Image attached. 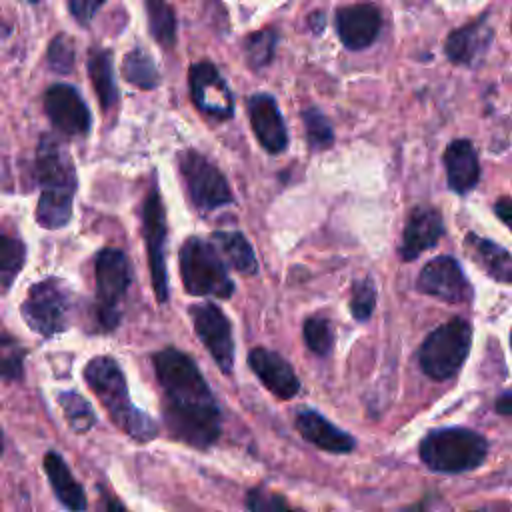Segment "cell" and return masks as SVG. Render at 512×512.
I'll return each mask as SVG.
<instances>
[{"instance_id": "ac0fdd59", "label": "cell", "mask_w": 512, "mask_h": 512, "mask_svg": "<svg viewBox=\"0 0 512 512\" xmlns=\"http://www.w3.org/2000/svg\"><path fill=\"white\" fill-rule=\"evenodd\" d=\"M248 366L260 382L280 400H290L300 392V380L288 360L268 348H252L248 352Z\"/></svg>"}, {"instance_id": "5bb4252c", "label": "cell", "mask_w": 512, "mask_h": 512, "mask_svg": "<svg viewBox=\"0 0 512 512\" xmlns=\"http://www.w3.org/2000/svg\"><path fill=\"white\" fill-rule=\"evenodd\" d=\"M44 110L50 122L68 136H82L90 130V110L78 90L68 84H54L46 90Z\"/></svg>"}, {"instance_id": "484cf974", "label": "cell", "mask_w": 512, "mask_h": 512, "mask_svg": "<svg viewBox=\"0 0 512 512\" xmlns=\"http://www.w3.org/2000/svg\"><path fill=\"white\" fill-rule=\"evenodd\" d=\"M122 74L130 84L142 90H154L160 84L158 66L144 48H134L124 56Z\"/></svg>"}, {"instance_id": "836d02e7", "label": "cell", "mask_w": 512, "mask_h": 512, "mask_svg": "<svg viewBox=\"0 0 512 512\" xmlns=\"http://www.w3.org/2000/svg\"><path fill=\"white\" fill-rule=\"evenodd\" d=\"M26 350L12 336L0 334V378L20 380Z\"/></svg>"}, {"instance_id": "8992f818", "label": "cell", "mask_w": 512, "mask_h": 512, "mask_svg": "<svg viewBox=\"0 0 512 512\" xmlns=\"http://www.w3.org/2000/svg\"><path fill=\"white\" fill-rule=\"evenodd\" d=\"M472 346V326L464 318H452L434 328L420 346V368L432 380H448L462 368Z\"/></svg>"}, {"instance_id": "5b68a950", "label": "cell", "mask_w": 512, "mask_h": 512, "mask_svg": "<svg viewBox=\"0 0 512 512\" xmlns=\"http://www.w3.org/2000/svg\"><path fill=\"white\" fill-rule=\"evenodd\" d=\"M180 278L184 290L192 296L230 298L234 282L214 244L190 236L180 246Z\"/></svg>"}, {"instance_id": "52a82bcc", "label": "cell", "mask_w": 512, "mask_h": 512, "mask_svg": "<svg viewBox=\"0 0 512 512\" xmlns=\"http://www.w3.org/2000/svg\"><path fill=\"white\" fill-rule=\"evenodd\" d=\"M96 318L102 330H114L120 322L122 302L128 292L132 270L126 254L118 248H104L96 256Z\"/></svg>"}, {"instance_id": "ab89813d", "label": "cell", "mask_w": 512, "mask_h": 512, "mask_svg": "<svg viewBox=\"0 0 512 512\" xmlns=\"http://www.w3.org/2000/svg\"><path fill=\"white\" fill-rule=\"evenodd\" d=\"M510 198H502V200H498L496 202V206H494V212L498 214V218L508 226L510 224Z\"/></svg>"}, {"instance_id": "b9f144b4", "label": "cell", "mask_w": 512, "mask_h": 512, "mask_svg": "<svg viewBox=\"0 0 512 512\" xmlns=\"http://www.w3.org/2000/svg\"><path fill=\"white\" fill-rule=\"evenodd\" d=\"M474 512H510V506L506 502H500V504H490V506H484V508H478Z\"/></svg>"}, {"instance_id": "3957f363", "label": "cell", "mask_w": 512, "mask_h": 512, "mask_svg": "<svg viewBox=\"0 0 512 512\" xmlns=\"http://www.w3.org/2000/svg\"><path fill=\"white\" fill-rule=\"evenodd\" d=\"M84 380L122 432H126L136 442H150L156 438V422L132 404L126 378L114 358H92L84 368Z\"/></svg>"}, {"instance_id": "f35d334b", "label": "cell", "mask_w": 512, "mask_h": 512, "mask_svg": "<svg viewBox=\"0 0 512 512\" xmlns=\"http://www.w3.org/2000/svg\"><path fill=\"white\" fill-rule=\"evenodd\" d=\"M496 412L502 414V416H510L512 414V394H510V390H504L496 398Z\"/></svg>"}, {"instance_id": "1f68e13d", "label": "cell", "mask_w": 512, "mask_h": 512, "mask_svg": "<svg viewBox=\"0 0 512 512\" xmlns=\"http://www.w3.org/2000/svg\"><path fill=\"white\" fill-rule=\"evenodd\" d=\"M302 336L306 346L318 356H328L334 348L332 324L322 316H310L302 326Z\"/></svg>"}, {"instance_id": "8fae6325", "label": "cell", "mask_w": 512, "mask_h": 512, "mask_svg": "<svg viewBox=\"0 0 512 512\" xmlns=\"http://www.w3.org/2000/svg\"><path fill=\"white\" fill-rule=\"evenodd\" d=\"M418 292L448 304H466L472 300V284L460 262L448 254L436 256L424 264L416 278Z\"/></svg>"}, {"instance_id": "f546056e", "label": "cell", "mask_w": 512, "mask_h": 512, "mask_svg": "<svg viewBox=\"0 0 512 512\" xmlns=\"http://www.w3.org/2000/svg\"><path fill=\"white\" fill-rule=\"evenodd\" d=\"M302 122L306 126V140L312 152L328 150L334 144V130L330 120L320 108L302 110Z\"/></svg>"}, {"instance_id": "9c48e42d", "label": "cell", "mask_w": 512, "mask_h": 512, "mask_svg": "<svg viewBox=\"0 0 512 512\" xmlns=\"http://www.w3.org/2000/svg\"><path fill=\"white\" fill-rule=\"evenodd\" d=\"M70 308L72 300L68 288L56 278H46L28 290L22 302V316L34 332L54 336L68 328Z\"/></svg>"}, {"instance_id": "e575fe53", "label": "cell", "mask_w": 512, "mask_h": 512, "mask_svg": "<svg viewBox=\"0 0 512 512\" xmlns=\"http://www.w3.org/2000/svg\"><path fill=\"white\" fill-rule=\"evenodd\" d=\"M376 304V286L372 278H362L352 284V296H350V312L358 322H364L372 316Z\"/></svg>"}, {"instance_id": "ba28073f", "label": "cell", "mask_w": 512, "mask_h": 512, "mask_svg": "<svg viewBox=\"0 0 512 512\" xmlns=\"http://www.w3.org/2000/svg\"><path fill=\"white\" fill-rule=\"evenodd\" d=\"M178 170L192 204L202 210H216L232 202V190L224 174L200 152L188 148L178 154Z\"/></svg>"}, {"instance_id": "30bf717a", "label": "cell", "mask_w": 512, "mask_h": 512, "mask_svg": "<svg viewBox=\"0 0 512 512\" xmlns=\"http://www.w3.org/2000/svg\"><path fill=\"white\" fill-rule=\"evenodd\" d=\"M142 234L148 250L150 278L158 302L168 300V274H166V210L158 188H152L142 204Z\"/></svg>"}, {"instance_id": "e0dca14e", "label": "cell", "mask_w": 512, "mask_h": 512, "mask_svg": "<svg viewBox=\"0 0 512 512\" xmlns=\"http://www.w3.org/2000/svg\"><path fill=\"white\" fill-rule=\"evenodd\" d=\"M442 234H444V220L436 208L432 206L414 208L406 220L402 242L398 246L400 258L404 262L418 258L422 252L436 246Z\"/></svg>"}, {"instance_id": "4fadbf2b", "label": "cell", "mask_w": 512, "mask_h": 512, "mask_svg": "<svg viewBox=\"0 0 512 512\" xmlns=\"http://www.w3.org/2000/svg\"><path fill=\"white\" fill-rule=\"evenodd\" d=\"M188 86L192 94V102L200 112L210 118L226 120L234 114L232 92L218 72V68L210 60H202L190 66L188 70Z\"/></svg>"}, {"instance_id": "8d00e7d4", "label": "cell", "mask_w": 512, "mask_h": 512, "mask_svg": "<svg viewBox=\"0 0 512 512\" xmlns=\"http://www.w3.org/2000/svg\"><path fill=\"white\" fill-rule=\"evenodd\" d=\"M400 512H452V508L440 494L430 492Z\"/></svg>"}, {"instance_id": "6da1fadb", "label": "cell", "mask_w": 512, "mask_h": 512, "mask_svg": "<svg viewBox=\"0 0 512 512\" xmlns=\"http://www.w3.org/2000/svg\"><path fill=\"white\" fill-rule=\"evenodd\" d=\"M152 362L170 436L198 450L210 448L220 438L222 414L196 362L178 348L156 352Z\"/></svg>"}, {"instance_id": "277c9868", "label": "cell", "mask_w": 512, "mask_h": 512, "mask_svg": "<svg viewBox=\"0 0 512 512\" xmlns=\"http://www.w3.org/2000/svg\"><path fill=\"white\" fill-rule=\"evenodd\" d=\"M420 460L432 472L462 474L476 470L488 456V440L470 428L430 430L418 446Z\"/></svg>"}, {"instance_id": "f1b7e54d", "label": "cell", "mask_w": 512, "mask_h": 512, "mask_svg": "<svg viewBox=\"0 0 512 512\" xmlns=\"http://www.w3.org/2000/svg\"><path fill=\"white\" fill-rule=\"evenodd\" d=\"M58 402H60L62 412L74 432L84 434L96 424V414H94L92 406L80 394L62 392V394H58Z\"/></svg>"}, {"instance_id": "4316f807", "label": "cell", "mask_w": 512, "mask_h": 512, "mask_svg": "<svg viewBox=\"0 0 512 512\" xmlns=\"http://www.w3.org/2000/svg\"><path fill=\"white\" fill-rule=\"evenodd\" d=\"M148 28L158 44L164 48H172L176 44V12L170 4L162 0H148Z\"/></svg>"}, {"instance_id": "9a60e30c", "label": "cell", "mask_w": 512, "mask_h": 512, "mask_svg": "<svg viewBox=\"0 0 512 512\" xmlns=\"http://www.w3.org/2000/svg\"><path fill=\"white\" fill-rule=\"evenodd\" d=\"M248 118L254 136L270 154H280L288 146V130L280 114L278 102L268 92H258L248 98Z\"/></svg>"}, {"instance_id": "d6986e66", "label": "cell", "mask_w": 512, "mask_h": 512, "mask_svg": "<svg viewBox=\"0 0 512 512\" xmlns=\"http://www.w3.org/2000/svg\"><path fill=\"white\" fill-rule=\"evenodd\" d=\"M296 430L316 448L330 454H348L356 448V438L332 424L316 410H300L296 416Z\"/></svg>"}, {"instance_id": "7bdbcfd3", "label": "cell", "mask_w": 512, "mask_h": 512, "mask_svg": "<svg viewBox=\"0 0 512 512\" xmlns=\"http://www.w3.org/2000/svg\"><path fill=\"white\" fill-rule=\"evenodd\" d=\"M310 22H314V32L318 34V32H322V28H324V12H314L312 16H310Z\"/></svg>"}, {"instance_id": "4dcf8cb0", "label": "cell", "mask_w": 512, "mask_h": 512, "mask_svg": "<svg viewBox=\"0 0 512 512\" xmlns=\"http://www.w3.org/2000/svg\"><path fill=\"white\" fill-rule=\"evenodd\" d=\"M276 40H278V36H276V30H272V28L254 32L246 38L244 56H246V62L250 64V68L262 70L272 62Z\"/></svg>"}, {"instance_id": "ffe728a7", "label": "cell", "mask_w": 512, "mask_h": 512, "mask_svg": "<svg viewBox=\"0 0 512 512\" xmlns=\"http://www.w3.org/2000/svg\"><path fill=\"white\" fill-rule=\"evenodd\" d=\"M494 36L488 18H476L460 28H456L444 42V52L454 64L472 66L490 46Z\"/></svg>"}, {"instance_id": "7c38bea8", "label": "cell", "mask_w": 512, "mask_h": 512, "mask_svg": "<svg viewBox=\"0 0 512 512\" xmlns=\"http://www.w3.org/2000/svg\"><path fill=\"white\" fill-rule=\"evenodd\" d=\"M190 318L196 336L212 354L224 374L234 368V336L228 316L212 302H200L190 308Z\"/></svg>"}, {"instance_id": "74e56055", "label": "cell", "mask_w": 512, "mask_h": 512, "mask_svg": "<svg viewBox=\"0 0 512 512\" xmlns=\"http://www.w3.org/2000/svg\"><path fill=\"white\" fill-rule=\"evenodd\" d=\"M104 2H94V0H72L68 4L72 16L80 22V24H88L92 20V16L102 8Z\"/></svg>"}, {"instance_id": "60d3db41", "label": "cell", "mask_w": 512, "mask_h": 512, "mask_svg": "<svg viewBox=\"0 0 512 512\" xmlns=\"http://www.w3.org/2000/svg\"><path fill=\"white\" fill-rule=\"evenodd\" d=\"M104 512H128V510H126V506L122 504V500H120V498H116V496H108V498H106Z\"/></svg>"}, {"instance_id": "d6a6232c", "label": "cell", "mask_w": 512, "mask_h": 512, "mask_svg": "<svg viewBox=\"0 0 512 512\" xmlns=\"http://www.w3.org/2000/svg\"><path fill=\"white\" fill-rule=\"evenodd\" d=\"M248 512H302L294 508L282 494L266 488V486H254L246 492L244 498Z\"/></svg>"}, {"instance_id": "d590c367", "label": "cell", "mask_w": 512, "mask_h": 512, "mask_svg": "<svg viewBox=\"0 0 512 512\" xmlns=\"http://www.w3.org/2000/svg\"><path fill=\"white\" fill-rule=\"evenodd\" d=\"M48 64L58 74H68L74 68V42L66 34H58L48 46Z\"/></svg>"}, {"instance_id": "83f0119b", "label": "cell", "mask_w": 512, "mask_h": 512, "mask_svg": "<svg viewBox=\"0 0 512 512\" xmlns=\"http://www.w3.org/2000/svg\"><path fill=\"white\" fill-rule=\"evenodd\" d=\"M26 248L18 238L0 232V294H4L24 264Z\"/></svg>"}, {"instance_id": "cb8c5ba5", "label": "cell", "mask_w": 512, "mask_h": 512, "mask_svg": "<svg viewBox=\"0 0 512 512\" xmlns=\"http://www.w3.org/2000/svg\"><path fill=\"white\" fill-rule=\"evenodd\" d=\"M212 242L222 252L226 262L240 274L252 276L258 272L256 254L246 240V236L238 230H218L212 234Z\"/></svg>"}, {"instance_id": "7a4b0ae2", "label": "cell", "mask_w": 512, "mask_h": 512, "mask_svg": "<svg viewBox=\"0 0 512 512\" xmlns=\"http://www.w3.org/2000/svg\"><path fill=\"white\" fill-rule=\"evenodd\" d=\"M36 172L42 188L36 220L48 230L68 224L72 218V200L76 192V170L64 144L44 134L38 144Z\"/></svg>"}, {"instance_id": "2e32d148", "label": "cell", "mask_w": 512, "mask_h": 512, "mask_svg": "<svg viewBox=\"0 0 512 512\" xmlns=\"http://www.w3.org/2000/svg\"><path fill=\"white\" fill-rule=\"evenodd\" d=\"M336 32L348 50L368 48L382 26V14L374 4H350L336 10Z\"/></svg>"}, {"instance_id": "44dd1931", "label": "cell", "mask_w": 512, "mask_h": 512, "mask_svg": "<svg viewBox=\"0 0 512 512\" xmlns=\"http://www.w3.org/2000/svg\"><path fill=\"white\" fill-rule=\"evenodd\" d=\"M442 160L446 182L454 192L466 194L480 182V160L470 140H452L446 146Z\"/></svg>"}, {"instance_id": "d4e9b609", "label": "cell", "mask_w": 512, "mask_h": 512, "mask_svg": "<svg viewBox=\"0 0 512 512\" xmlns=\"http://www.w3.org/2000/svg\"><path fill=\"white\" fill-rule=\"evenodd\" d=\"M88 74L92 80V86L98 94L100 106L108 110L118 100V88L114 80V68H112V54L104 48H92L88 54Z\"/></svg>"}, {"instance_id": "603a6c76", "label": "cell", "mask_w": 512, "mask_h": 512, "mask_svg": "<svg viewBox=\"0 0 512 512\" xmlns=\"http://www.w3.org/2000/svg\"><path fill=\"white\" fill-rule=\"evenodd\" d=\"M470 256L474 258V262L478 266H482L486 270V274L502 284H510L512 282V260H510V252L506 248H502L500 244L476 236L474 232H470L464 240Z\"/></svg>"}, {"instance_id": "ee69618b", "label": "cell", "mask_w": 512, "mask_h": 512, "mask_svg": "<svg viewBox=\"0 0 512 512\" xmlns=\"http://www.w3.org/2000/svg\"><path fill=\"white\" fill-rule=\"evenodd\" d=\"M0 454H2V436H0Z\"/></svg>"}, {"instance_id": "7402d4cb", "label": "cell", "mask_w": 512, "mask_h": 512, "mask_svg": "<svg viewBox=\"0 0 512 512\" xmlns=\"http://www.w3.org/2000/svg\"><path fill=\"white\" fill-rule=\"evenodd\" d=\"M44 470L48 482L60 500V504L68 512H86V494L82 484L72 476L68 464L58 452H46L44 456Z\"/></svg>"}]
</instances>
